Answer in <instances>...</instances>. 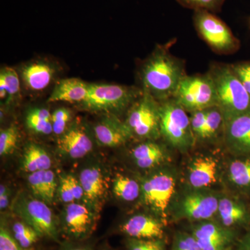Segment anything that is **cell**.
<instances>
[{"label":"cell","instance_id":"obj_15","mask_svg":"<svg viewBox=\"0 0 250 250\" xmlns=\"http://www.w3.org/2000/svg\"><path fill=\"white\" fill-rule=\"evenodd\" d=\"M122 232L137 239L163 238L164 227L158 219L147 215H136L122 225Z\"/></svg>","mask_w":250,"mask_h":250},{"label":"cell","instance_id":"obj_29","mask_svg":"<svg viewBox=\"0 0 250 250\" xmlns=\"http://www.w3.org/2000/svg\"><path fill=\"white\" fill-rule=\"evenodd\" d=\"M21 90L19 77L17 72L11 67L1 69L0 72V98L7 97L8 100L17 95Z\"/></svg>","mask_w":250,"mask_h":250},{"label":"cell","instance_id":"obj_42","mask_svg":"<svg viewBox=\"0 0 250 250\" xmlns=\"http://www.w3.org/2000/svg\"><path fill=\"white\" fill-rule=\"evenodd\" d=\"M67 250H90L89 248H85V247H74V248H70Z\"/></svg>","mask_w":250,"mask_h":250},{"label":"cell","instance_id":"obj_41","mask_svg":"<svg viewBox=\"0 0 250 250\" xmlns=\"http://www.w3.org/2000/svg\"><path fill=\"white\" fill-rule=\"evenodd\" d=\"M238 250H250V229L238 241Z\"/></svg>","mask_w":250,"mask_h":250},{"label":"cell","instance_id":"obj_43","mask_svg":"<svg viewBox=\"0 0 250 250\" xmlns=\"http://www.w3.org/2000/svg\"><path fill=\"white\" fill-rule=\"evenodd\" d=\"M248 24H249V27L250 28V16L249 18H248Z\"/></svg>","mask_w":250,"mask_h":250},{"label":"cell","instance_id":"obj_34","mask_svg":"<svg viewBox=\"0 0 250 250\" xmlns=\"http://www.w3.org/2000/svg\"><path fill=\"white\" fill-rule=\"evenodd\" d=\"M70 111L65 108H58L52 114V128L56 135L62 136L66 131L67 125L70 121Z\"/></svg>","mask_w":250,"mask_h":250},{"label":"cell","instance_id":"obj_40","mask_svg":"<svg viewBox=\"0 0 250 250\" xmlns=\"http://www.w3.org/2000/svg\"><path fill=\"white\" fill-rule=\"evenodd\" d=\"M9 190L7 187L1 184L0 187V209L4 210L9 205Z\"/></svg>","mask_w":250,"mask_h":250},{"label":"cell","instance_id":"obj_19","mask_svg":"<svg viewBox=\"0 0 250 250\" xmlns=\"http://www.w3.org/2000/svg\"><path fill=\"white\" fill-rule=\"evenodd\" d=\"M28 184L34 196L47 204H52L57 189L55 174L51 170L33 172L28 176Z\"/></svg>","mask_w":250,"mask_h":250},{"label":"cell","instance_id":"obj_14","mask_svg":"<svg viewBox=\"0 0 250 250\" xmlns=\"http://www.w3.org/2000/svg\"><path fill=\"white\" fill-rule=\"evenodd\" d=\"M94 132L100 145L109 147L125 144L132 136L127 125L115 117H108L100 121L94 127Z\"/></svg>","mask_w":250,"mask_h":250},{"label":"cell","instance_id":"obj_39","mask_svg":"<svg viewBox=\"0 0 250 250\" xmlns=\"http://www.w3.org/2000/svg\"><path fill=\"white\" fill-rule=\"evenodd\" d=\"M59 196L64 203L70 204L76 201L72 191L71 187L67 180V176L61 177L60 185L59 187Z\"/></svg>","mask_w":250,"mask_h":250},{"label":"cell","instance_id":"obj_31","mask_svg":"<svg viewBox=\"0 0 250 250\" xmlns=\"http://www.w3.org/2000/svg\"><path fill=\"white\" fill-rule=\"evenodd\" d=\"M181 6L195 11H206L217 14L220 12L226 0H174Z\"/></svg>","mask_w":250,"mask_h":250},{"label":"cell","instance_id":"obj_1","mask_svg":"<svg viewBox=\"0 0 250 250\" xmlns=\"http://www.w3.org/2000/svg\"><path fill=\"white\" fill-rule=\"evenodd\" d=\"M175 41L155 49L141 70L143 90L159 102L173 98L186 73L185 62L171 53Z\"/></svg>","mask_w":250,"mask_h":250},{"label":"cell","instance_id":"obj_38","mask_svg":"<svg viewBox=\"0 0 250 250\" xmlns=\"http://www.w3.org/2000/svg\"><path fill=\"white\" fill-rule=\"evenodd\" d=\"M0 250H25L21 248L13 234L3 225L0 229Z\"/></svg>","mask_w":250,"mask_h":250},{"label":"cell","instance_id":"obj_11","mask_svg":"<svg viewBox=\"0 0 250 250\" xmlns=\"http://www.w3.org/2000/svg\"><path fill=\"white\" fill-rule=\"evenodd\" d=\"M201 250H227L234 242L236 234L231 228L215 223H202L192 229Z\"/></svg>","mask_w":250,"mask_h":250},{"label":"cell","instance_id":"obj_2","mask_svg":"<svg viewBox=\"0 0 250 250\" xmlns=\"http://www.w3.org/2000/svg\"><path fill=\"white\" fill-rule=\"evenodd\" d=\"M208 72L214 83L218 106L225 122L250 113V94L233 72L231 64L214 62Z\"/></svg>","mask_w":250,"mask_h":250},{"label":"cell","instance_id":"obj_9","mask_svg":"<svg viewBox=\"0 0 250 250\" xmlns=\"http://www.w3.org/2000/svg\"><path fill=\"white\" fill-rule=\"evenodd\" d=\"M175 187L174 177L169 173L159 172L146 179L141 192L143 203L156 214L166 216Z\"/></svg>","mask_w":250,"mask_h":250},{"label":"cell","instance_id":"obj_22","mask_svg":"<svg viewBox=\"0 0 250 250\" xmlns=\"http://www.w3.org/2000/svg\"><path fill=\"white\" fill-rule=\"evenodd\" d=\"M54 69L45 62L29 64L23 69L22 75L24 83L33 90H42L48 86L53 77Z\"/></svg>","mask_w":250,"mask_h":250},{"label":"cell","instance_id":"obj_12","mask_svg":"<svg viewBox=\"0 0 250 250\" xmlns=\"http://www.w3.org/2000/svg\"><path fill=\"white\" fill-rule=\"evenodd\" d=\"M224 139L234 155L250 156V112L225 122Z\"/></svg>","mask_w":250,"mask_h":250},{"label":"cell","instance_id":"obj_33","mask_svg":"<svg viewBox=\"0 0 250 250\" xmlns=\"http://www.w3.org/2000/svg\"><path fill=\"white\" fill-rule=\"evenodd\" d=\"M128 250H166V243L163 238L137 239L130 238L126 243Z\"/></svg>","mask_w":250,"mask_h":250},{"label":"cell","instance_id":"obj_3","mask_svg":"<svg viewBox=\"0 0 250 250\" xmlns=\"http://www.w3.org/2000/svg\"><path fill=\"white\" fill-rule=\"evenodd\" d=\"M187 111L174 98L160 102V132L171 146L187 150L195 137Z\"/></svg>","mask_w":250,"mask_h":250},{"label":"cell","instance_id":"obj_27","mask_svg":"<svg viewBox=\"0 0 250 250\" xmlns=\"http://www.w3.org/2000/svg\"><path fill=\"white\" fill-rule=\"evenodd\" d=\"M52 114L45 108H34L31 110L26 118L28 128L38 134L48 135L53 132Z\"/></svg>","mask_w":250,"mask_h":250},{"label":"cell","instance_id":"obj_28","mask_svg":"<svg viewBox=\"0 0 250 250\" xmlns=\"http://www.w3.org/2000/svg\"><path fill=\"white\" fill-rule=\"evenodd\" d=\"M225 120L222 111L218 106L207 109V121L202 133L201 140L214 139L221 130L225 131Z\"/></svg>","mask_w":250,"mask_h":250},{"label":"cell","instance_id":"obj_6","mask_svg":"<svg viewBox=\"0 0 250 250\" xmlns=\"http://www.w3.org/2000/svg\"><path fill=\"white\" fill-rule=\"evenodd\" d=\"M143 90L113 84H89L88 95L81 104L90 111H122L133 104Z\"/></svg>","mask_w":250,"mask_h":250},{"label":"cell","instance_id":"obj_23","mask_svg":"<svg viewBox=\"0 0 250 250\" xmlns=\"http://www.w3.org/2000/svg\"><path fill=\"white\" fill-rule=\"evenodd\" d=\"M132 155L139 167L148 169L160 164L165 157V152L157 143L147 141L136 146L133 149Z\"/></svg>","mask_w":250,"mask_h":250},{"label":"cell","instance_id":"obj_13","mask_svg":"<svg viewBox=\"0 0 250 250\" xmlns=\"http://www.w3.org/2000/svg\"><path fill=\"white\" fill-rule=\"evenodd\" d=\"M95 215L82 204H67L63 213V228L67 235L75 238H85L93 231Z\"/></svg>","mask_w":250,"mask_h":250},{"label":"cell","instance_id":"obj_4","mask_svg":"<svg viewBox=\"0 0 250 250\" xmlns=\"http://www.w3.org/2000/svg\"><path fill=\"white\" fill-rule=\"evenodd\" d=\"M192 21L198 35L215 53L229 55L240 49V41L228 24L215 14L206 11H195L193 12Z\"/></svg>","mask_w":250,"mask_h":250},{"label":"cell","instance_id":"obj_7","mask_svg":"<svg viewBox=\"0 0 250 250\" xmlns=\"http://www.w3.org/2000/svg\"><path fill=\"white\" fill-rule=\"evenodd\" d=\"M126 124L132 135L143 139H156L160 132V102L147 92L134 104Z\"/></svg>","mask_w":250,"mask_h":250},{"label":"cell","instance_id":"obj_20","mask_svg":"<svg viewBox=\"0 0 250 250\" xmlns=\"http://www.w3.org/2000/svg\"><path fill=\"white\" fill-rule=\"evenodd\" d=\"M79 180L83 188L85 200L93 205L98 204L106 191V183L101 170L95 167L83 169Z\"/></svg>","mask_w":250,"mask_h":250},{"label":"cell","instance_id":"obj_17","mask_svg":"<svg viewBox=\"0 0 250 250\" xmlns=\"http://www.w3.org/2000/svg\"><path fill=\"white\" fill-rule=\"evenodd\" d=\"M218 213L224 227H250V209L240 200L225 197L219 200Z\"/></svg>","mask_w":250,"mask_h":250},{"label":"cell","instance_id":"obj_26","mask_svg":"<svg viewBox=\"0 0 250 250\" xmlns=\"http://www.w3.org/2000/svg\"><path fill=\"white\" fill-rule=\"evenodd\" d=\"M113 191L116 197L126 202L134 201L141 192L139 184L126 176L117 174L113 184Z\"/></svg>","mask_w":250,"mask_h":250},{"label":"cell","instance_id":"obj_25","mask_svg":"<svg viewBox=\"0 0 250 250\" xmlns=\"http://www.w3.org/2000/svg\"><path fill=\"white\" fill-rule=\"evenodd\" d=\"M229 177L241 191L250 192V156L239 157L231 162L229 167Z\"/></svg>","mask_w":250,"mask_h":250},{"label":"cell","instance_id":"obj_36","mask_svg":"<svg viewBox=\"0 0 250 250\" xmlns=\"http://www.w3.org/2000/svg\"><path fill=\"white\" fill-rule=\"evenodd\" d=\"M231 68L250 95V61L231 64Z\"/></svg>","mask_w":250,"mask_h":250},{"label":"cell","instance_id":"obj_16","mask_svg":"<svg viewBox=\"0 0 250 250\" xmlns=\"http://www.w3.org/2000/svg\"><path fill=\"white\" fill-rule=\"evenodd\" d=\"M58 147L62 154L77 159L89 154L93 149V144L83 128L74 126L62 135L58 141Z\"/></svg>","mask_w":250,"mask_h":250},{"label":"cell","instance_id":"obj_8","mask_svg":"<svg viewBox=\"0 0 250 250\" xmlns=\"http://www.w3.org/2000/svg\"><path fill=\"white\" fill-rule=\"evenodd\" d=\"M14 210L23 221L34 228L41 237H47L58 241L57 222L52 210L46 202L36 197H22L16 202Z\"/></svg>","mask_w":250,"mask_h":250},{"label":"cell","instance_id":"obj_35","mask_svg":"<svg viewBox=\"0 0 250 250\" xmlns=\"http://www.w3.org/2000/svg\"><path fill=\"white\" fill-rule=\"evenodd\" d=\"M172 250H201L191 233L177 232L174 234Z\"/></svg>","mask_w":250,"mask_h":250},{"label":"cell","instance_id":"obj_30","mask_svg":"<svg viewBox=\"0 0 250 250\" xmlns=\"http://www.w3.org/2000/svg\"><path fill=\"white\" fill-rule=\"evenodd\" d=\"M13 236L24 250L29 249L41 238L40 234L25 222H16L12 227Z\"/></svg>","mask_w":250,"mask_h":250},{"label":"cell","instance_id":"obj_5","mask_svg":"<svg viewBox=\"0 0 250 250\" xmlns=\"http://www.w3.org/2000/svg\"><path fill=\"white\" fill-rule=\"evenodd\" d=\"M172 98L190 113L218 106L214 83L208 72L187 75L179 83Z\"/></svg>","mask_w":250,"mask_h":250},{"label":"cell","instance_id":"obj_18","mask_svg":"<svg viewBox=\"0 0 250 250\" xmlns=\"http://www.w3.org/2000/svg\"><path fill=\"white\" fill-rule=\"evenodd\" d=\"M88 86L89 85L80 79L62 80L56 85L48 102L82 104L88 95Z\"/></svg>","mask_w":250,"mask_h":250},{"label":"cell","instance_id":"obj_24","mask_svg":"<svg viewBox=\"0 0 250 250\" xmlns=\"http://www.w3.org/2000/svg\"><path fill=\"white\" fill-rule=\"evenodd\" d=\"M52 160L48 153L38 145L29 144L24 149L22 160V168L25 172H39L50 170Z\"/></svg>","mask_w":250,"mask_h":250},{"label":"cell","instance_id":"obj_10","mask_svg":"<svg viewBox=\"0 0 250 250\" xmlns=\"http://www.w3.org/2000/svg\"><path fill=\"white\" fill-rule=\"evenodd\" d=\"M218 197L212 192H189L179 202L176 217L192 221L208 220L218 212Z\"/></svg>","mask_w":250,"mask_h":250},{"label":"cell","instance_id":"obj_21","mask_svg":"<svg viewBox=\"0 0 250 250\" xmlns=\"http://www.w3.org/2000/svg\"><path fill=\"white\" fill-rule=\"evenodd\" d=\"M217 163L210 157L197 158L189 168V182L195 188L208 187L216 181Z\"/></svg>","mask_w":250,"mask_h":250},{"label":"cell","instance_id":"obj_32","mask_svg":"<svg viewBox=\"0 0 250 250\" xmlns=\"http://www.w3.org/2000/svg\"><path fill=\"white\" fill-rule=\"evenodd\" d=\"M18 140V131L14 125L1 130L0 132V155L11 154L16 147Z\"/></svg>","mask_w":250,"mask_h":250},{"label":"cell","instance_id":"obj_37","mask_svg":"<svg viewBox=\"0 0 250 250\" xmlns=\"http://www.w3.org/2000/svg\"><path fill=\"white\" fill-rule=\"evenodd\" d=\"M190 120L195 140L200 139L205 129L207 121V109L192 112Z\"/></svg>","mask_w":250,"mask_h":250}]
</instances>
